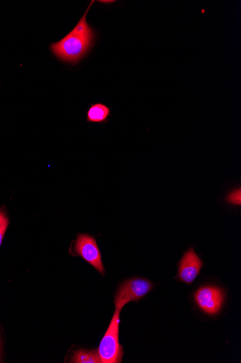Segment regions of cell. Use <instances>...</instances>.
<instances>
[{"mask_svg": "<svg viewBox=\"0 0 241 363\" xmlns=\"http://www.w3.org/2000/svg\"><path fill=\"white\" fill-rule=\"evenodd\" d=\"M94 3L93 0L90 2L83 16L67 35L50 45L49 49L57 60L76 65L90 53L98 33L88 23L87 15Z\"/></svg>", "mask_w": 241, "mask_h": 363, "instance_id": "obj_1", "label": "cell"}, {"mask_svg": "<svg viewBox=\"0 0 241 363\" xmlns=\"http://www.w3.org/2000/svg\"><path fill=\"white\" fill-rule=\"evenodd\" d=\"M120 311L115 309L107 332L98 350L100 363H119L122 361L123 348L119 342Z\"/></svg>", "mask_w": 241, "mask_h": 363, "instance_id": "obj_2", "label": "cell"}, {"mask_svg": "<svg viewBox=\"0 0 241 363\" xmlns=\"http://www.w3.org/2000/svg\"><path fill=\"white\" fill-rule=\"evenodd\" d=\"M153 287L152 283L144 279H133L124 282L115 296V308L121 311L127 303L139 301Z\"/></svg>", "mask_w": 241, "mask_h": 363, "instance_id": "obj_3", "label": "cell"}, {"mask_svg": "<svg viewBox=\"0 0 241 363\" xmlns=\"http://www.w3.org/2000/svg\"><path fill=\"white\" fill-rule=\"evenodd\" d=\"M197 306L205 313L217 315L224 303L225 293L219 287L206 286L199 289L194 294Z\"/></svg>", "mask_w": 241, "mask_h": 363, "instance_id": "obj_4", "label": "cell"}, {"mask_svg": "<svg viewBox=\"0 0 241 363\" xmlns=\"http://www.w3.org/2000/svg\"><path fill=\"white\" fill-rule=\"evenodd\" d=\"M74 250L101 275L105 274L101 254L95 238L88 235H79L76 241Z\"/></svg>", "mask_w": 241, "mask_h": 363, "instance_id": "obj_5", "label": "cell"}, {"mask_svg": "<svg viewBox=\"0 0 241 363\" xmlns=\"http://www.w3.org/2000/svg\"><path fill=\"white\" fill-rule=\"evenodd\" d=\"M203 262L196 255L194 249H189L183 256L179 266V278L187 284H191L199 275Z\"/></svg>", "mask_w": 241, "mask_h": 363, "instance_id": "obj_6", "label": "cell"}, {"mask_svg": "<svg viewBox=\"0 0 241 363\" xmlns=\"http://www.w3.org/2000/svg\"><path fill=\"white\" fill-rule=\"evenodd\" d=\"M111 116V108L106 105L92 104L87 111V121L93 123H105Z\"/></svg>", "mask_w": 241, "mask_h": 363, "instance_id": "obj_7", "label": "cell"}, {"mask_svg": "<svg viewBox=\"0 0 241 363\" xmlns=\"http://www.w3.org/2000/svg\"><path fill=\"white\" fill-rule=\"evenodd\" d=\"M71 362L74 363H100L98 350H80L75 351Z\"/></svg>", "mask_w": 241, "mask_h": 363, "instance_id": "obj_8", "label": "cell"}, {"mask_svg": "<svg viewBox=\"0 0 241 363\" xmlns=\"http://www.w3.org/2000/svg\"><path fill=\"white\" fill-rule=\"evenodd\" d=\"M9 225V218L5 211L0 209V246H1Z\"/></svg>", "mask_w": 241, "mask_h": 363, "instance_id": "obj_9", "label": "cell"}, {"mask_svg": "<svg viewBox=\"0 0 241 363\" xmlns=\"http://www.w3.org/2000/svg\"><path fill=\"white\" fill-rule=\"evenodd\" d=\"M240 194L241 192L240 188L234 190L227 196V202L230 204L240 206L241 205Z\"/></svg>", "mask_w": 241, "mask_h": 363, "instance_id": "obj_10", "label": "cell"}, {"mask_svg": "<svg viewBox=\"0 0 241 363\" xmlns=\"http://www.w3.org/2000/svg\"><path fill=\"white\" fill-rule=\"evenodd\" d=\"M1 355H2V342H1V338H0V362H1Z\"/></svg>", "mask_w": 241, "mask_h": 363, "instance_id": "obj_11", "label": "cell"}, {"mask_svg": "<svg viewBox=\"0 0 241 363\" xmlns=\"http://www.w3.org/2000/svg\"><path fill=\"white\" fill-rule=\"evenodd\" d=\"M100 4H113L114 1H99Z\"/></svg>", "mask_w": 241, "mask_h": 363, "instance_id": "obj_12", "label": "cell"}]
</instances>
